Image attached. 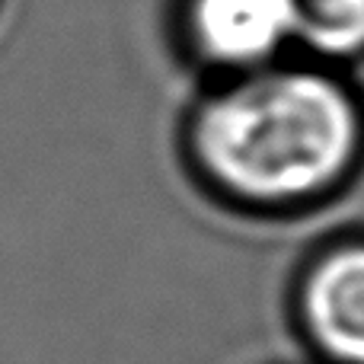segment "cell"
<instances>
[{
	"instance_id": "cell-1",
	"label": "cell",
	"mask_w": 364,
	"mask_h": 364,
	"mask_svg": "<svg viewBox=\"0 0 364 364\" xmlns=\"http://www.w3.org/2000/svg\"><path fill=\"white\" fill-rule=\"evenodd\" d=\"M361 106L320 68H259L205 100L192 154L208 182L250 205H297L352 173Z\"/></svg>"
},
{
	"instance_id": "cell-2",
	"label": "cell",
	"mask_w": 364,
	"mask_h": 364,
	"mask_svg": "<svg viewBox=\"0 0 364 364\" xmlns=\"http://www.w3.org/2000/svg\"><path fill=\"white\" fill-rule=\"evenodd\" d=\"M297 316L326 361L364 364V240L329 246L304 269Z\"/></svg>"
},
{
	"instance_id": "cell-3",
	"label": "cell",
	"mask_w": 364,
	"mask_h": 364,
	"mask_svg": "<svg viewBox=\"0 0 364 364\" xmlns=\"http://www.w3.org/2000/svg\"><path fill=\"white\" fill-rule=\"evenodd\" d=\"M186 26L205 61L237 74L269 68L294 42L288 0H188Z\"/></svg>"
},
{
	"instance_id": "cell-4",
	"label": "cell",
	"mask_w": 364,
	"mask_h": 364,
	"mask_svg": "<svg viewBox=\"0 0 364 364\" xmlns=\"http://www.w3.org/2000/svg\"><path fill=\"white\" fill-rule=\"evenodd\" d=\"M291 36L316 58L364 55V0H288Z\"/></svg>"
}]
</instances>
